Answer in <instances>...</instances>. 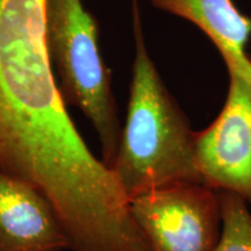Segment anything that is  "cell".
I'll return each mask as SVG.
<instances>
[{"instance_id": "cell-7", "label": "cell", "mask_w": 251, "mask_h": 251, "mask_svg": "<svg viewBox=\"0 0 251 251\" xmlns=\"http://www.w3.org/2000/svg\"><path fill=\"white\" fill-rule=\"evenodd\" d=\"M153 7L190 21L206 34L225 59L228 71L251 84V59L246 46L251 19L231 0H149Z\"/></svg>"}, {"instance_id": "cell-5", "label": "cell", "mask_w": 251, "mask_h": 251, "mask_svg": "<svg viewBox=\"0 0 251 251\" xmlns=\"http://www.w3.org/2000/svg\"><path fill=\"white\" fill-rule=\"evenodd\" d=\"M194 148L203 183L251 206V84L229 72L224 107L208 127L196 131Z\"/></svg>"}, {"instance_id": "cell-8", "label": "cell", "mask_w": 251, "mask_h": 251, "mask_svg": "<svg viewBox=\"0 0 251 251\" xmlns=\"http://www.w3.org/2000/svg\"><path fill=\"white\" fill-rule=\"evenodd\" d=\"M222 227L213 251H251V212L237 194L220 191Z\"/></svg>"}, {"instance_id": "cell-1", "label": "cell", "mask_w": 251, "mask_h": 251, "mask_svg": "<svg viewBox=\"0 0 251 251\" xmlns=\"http://www.w3.org/2000/svg\"><path fill=\"white\" fill-rule=\"evenodd\" d=\"M47 0H0V171L49 200L64 224L106 205L117 179L69 115L47 43Z\"/></svg>"}, {"instance_id": "cell-6", "label": "cell", "mask_w": 251, "mask_h": 251, "mask_svg": "<svg viewBox=\"0 0 251 251\" xmlns=\"http://www.w3.org/2000/svg\"><path fill=\"white\" fill-rule=\"evenodd\" d=\"M70 250L61 219L40 191L0 171V251Z\"/></svg>"}, {"instance_id": "cell-4", "label": "cell", "mask_w": 251, "mask_h": 251, "mask_svg": "<svg viewBox=\"0 0 251 251\" xmlns=\"http://www.w3.org/2000/svg\"><path fill=\"white\" fill-rule=\"evenodd\" d=\"M130 212L149 251H213L222 227L220 191L179 181L130 199Z\"/></svg>"}, {"instance_id": "cell-3", "label": "cell", "mask_w": 251, "mask_h": 251, "mask_svg": "<svg viewBox=\"0 0 251 251\" xmlns=\"http://www.w3.org/2000/svg\"><path fill=\"white\" fill-rule=\"evenodd\" d=\"M47 43L65 106L83 112L98 135L102 162L112 169L121 136L112 75L99 48L96 19L83 0H47Z\"/></svg>"}, {"instance_id": "cell-2", "label": "cell", "mask_w": 251, "mask_h": 251, "mask_svg": "<svg viewBox=\"0 0 251 251\" xmlns=\"http://www.w3.org/2000/svg\"><path fill=\"white\" fill-rule=\"evenodd\" d=\"M135 58L126 121L112 170L130 199L179 181L203 183L196 131L150 57L137 0H131Z\"/></svg>"}]
</instances>
